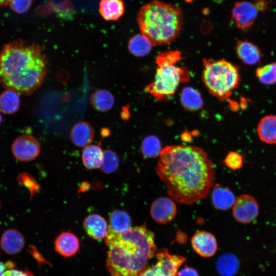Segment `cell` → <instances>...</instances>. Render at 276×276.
Instances as JSON below:
<instances>
[{
    "mask_svg": "<svg viewBox=\"0 0 276 276\" xmlns=\"http://www.w3.org/2000/svg\"><path fill=\"white\" fill-rule=\"evenodd\" d=\"M155 171L171 198L188 205L207 197L215 177V169L207 152L189 145L162 148Z\"/></svg>",
    "mask_w": 276,
    "mask_h": 276,
    "instance_id": "1",
    "label": "cell"
},
{
    "mask_svg": "<svg viewBox=\"0 0 276 276\" xmlns=\"http://www.w3.org/2000/svg\"><path fill=\"white\" fill-rule=\"evenodd\" d=\"M48 62L40 47L21 39L5 44L0 52V84L21 95H30L42 84Z\"/></svg>",
    "mask_w": 276,
    "mask_h": 276,
    "instance_id": "2",
    "label": "cell"
},
{
    "mask_svg": "<svg viewBox=\"0 0 276 276\" xmlns=\"http://www.w3.org/2000/svg\"><path fill=\"white\" fill-rule=\"evenodd\" d=\"M105 242L106 267L111 276H140L156 251L154 234L145 225L123 233L108 228Z\"/></svg>",
    "mask_w": 276,
    "mask_h": 276,
    "instance_id": "3",
    "label": "cell"
},
{
    "mask_svg": "<svg viewBox=\"0 0 276 276\" xmlns=\"http://www.w3.org/2000/svg\"><path fill=\"white\" fill-rule=\"evenodd\" d=\"M137 21L141 34L155 46L170 44L177 38L183 16L178 7L154 0L141 7Z\"/></svg>",
    "mask_w": 276,
    "mask_h": 276,
    "instance_id": "4",
    "label": "cell"
},
{
    "mask_svg": "<svg viewBox=\"0 0 276 276\" xmlns=\"http://www.w3.org/2000/svg\"><path fill=\"white\" fill-rule=\"evenodd\" d=\"M202 81L209 92L219 100L228 99L239 85L240 72L224 59H203Z\"/></svg>",
    "mask_w": 276,
    "mask_h": 276,
    "instance_id": "5",
    "label": "cell"
},
{
    "mask_svg": "<svg viewBox=\"0 0 276 276\" xmlns=\"http://www.w3.org/2000/svg\"><path fill=\"white\" fill-rule=\"evenodd\" d=\"M189 80L190 74L186 67L162 65L158 66L153 81L146 89L157 101H166L174 96L180 83Z\"/></svg>",
    "mask_w": 276,
    "mask_h": 276,
    "instance_id": "6",
    "label": "cell"
},
{
    "mask_svg": "<svg viewBox=\"0 0 276 276\" xmlns=\"http://www.w3.org/2000/svg\"><path fill=\"white\" fill-rule=\"evenodd\" d=\"M11 151L14 157L20 162L35 159L40 152V145L35 137L22 135L15 139L11 145Z\"/></svg>",
    "mask_w": 276,
    "mask_h": 276,
    "instance_id": "7",
    "label": "cell"
},
{
    "mask_svg": "<svg viewBox=\"0 0 276 276\" xmlns=\"http://www.w3.org/2000/svg\"><path fill=\"white\" fill-rule=\"evenodd\" d=\"M233 215L239 222L248 224L255 220L259 213L257 200L248 194H242L238 197L233 206Z\"/></svg>",
    "mask_w": 276,
    "mask_h": 276,
    "instance_id": "8",
    "label": "cell"
},
{
    "mask_svg": "<svg viewBox=\"0 0 276 276\" xmlns=\"http://www.w3.org/2000/svg\"><path fill=\"white\" fill-rule=\"evenodd\" d=\"M258 11L254 3L242 1L235 3L232 10V19L236 26L245 30L251 27L258 16Z\"/></svg>",
    "mask_w": 276,
    "mask_h": 276,
    "instance_id": "9",
    "label": "cell"
},
{
    "mask_svg": "<svg viewBox=\"0 0 276 276\" xmlns=\"http://www.w3.org/2000/svg\"><path fill=\"white\" fill-rule=\"evenodd\" d=\"M173 200L166 197H160L152 202L150 208V214L156 222L166 224L175 218L177 210Z\"/></svg>",
    "mask_w": 276,
    "mask_h": 276,
    "instance_id": "10",
    "label": "cell"
},
{
    "mask_svg": "<svg viewBox=\"0 0 276 276\" xmlns=\"http://www.w3.org/2000/svg\"><path fill=\"white\" fill-rule=\"evenodd\" d=\"M191 244L194 251L203 257L213 256L217 249L215 237L211 233L204 231L197 232L193 235Z\"/></svg>",
    "mask_w": 276,
    "mask_h": 276,
    "instance_id": "11",
    "label": "cell"
},
{
    "mask_svg": "<svg viewBox=\"0 0 276 276\" xmlns=\"http://www.w3.org/2000/svg\"><path fill=\"white\" fill-rule=\"evenodd\" d=\"M156 257L157 262L155 264L165 276H175L178 267L186 260L184 257L169 254L165 248L160 249Z\"/></svg>",
    "mask_w": 276,
    "mask_h": 276,
    "instance_id": "12",
    "label": "cell"
},
{
    "mask_svg": "<svg viewBox=\"0 0 276 276\" xmlns=\"http://www.w3.org/2000/svg\"><path fill=\"white\" fill-rule=\"evenodd\" d=\"M0 244L5 252L13 255L22 250L25 245V240L20 232L14 228H10L2 234Z\"/></svg>",
    "mask_w": 276,
    "mask_h": 276,
    "instance_id": "13",
    "label": "cell"
},
{
    "mask_svg": "<svg viewBox=\"0 0 276 276\" xmlns=\"http://www.w3.org/2000/svg\"><path fill=\"white\" fill-rule=\"evenodd\" d=\"M70 137L75 145L80 147H85L93 141L95 130L88 122H79L72 127L70 131Z\"/></svg>",
    "mask_w": 276,
    "mask_h": 276,
    "instance_id": "14",
    "label": "cell"
},
{
    "mask_svg": "<svg viewBox=\"0 0 276 276\" xmlns=\"http://www.w3.org/2000/svg\"><path fill=\"white\" fill-rule=\"evenodd\" d=\"M83 227L87 235L95 240L105 238L108 230L106 220L97 214L87 216L84 220Z\"/></svg>",
    "mask_w": 276,
    "mask_h": 276,
    "instance_id": "15",
    "label": "cell"
},
{
    "mask_svg": "<svg viewBox=\"0 0 276 276\" xmlns=\"http://www.w3.org/2000/svg\"><path fill=\"white\" fill-rule=\"evenodd\" d=\"M79 241L73 233L65 232L61 233L55 241V248L57 252L65 257L75 255L79 248Z\"/></svg>",
    "mask_w": 276,
    "mask_h": 276,
    "instance_id": "16",
    "label": "cell"
},
{
    "mask_svg": "<svg viewBox=\"0 0 276 276\" xmlns=\"http://www.w3.org/2000/svg\"><path fill=\"white\" fill-rule=\"evenodd\" d=\"M236 198L233 192L227 187L216 184L211 193V201L217 210L226 211L233 207Z\"/></svg>",
    "mask_w": 276,
    "mask_h": 276,
    "instance_id": "17",
    "label": "cell"
},
{
    "mask_svg": "<svg viewBox=\"0 0 276 276\" xmlns=\"http://www.w3.org/2000/svg\"><path fill=\"white\" fill-rule=\"evenodd\" d=\"M235 49L238 58L245 64L254 65L260 62L261 51L253 43L246 40H239Z\"/></svg>",
    "mask_w": 276,
    "mask_h": 276,
    "instance_id": "18",
    "label": "cell"
},
{
    "mask_svg": "<svg viewBox=\"0 0 276 276\" xmlns=\"http://www.w3.org/2000/svg\"><path fill=\"white\" fill-rule=\"evenodd\" d=\"M257 131L261 141L269 144H275L276 116L270 114L263 117L258 124Z\"/></svg>",
    "mask_w": 276,
    "mask_h": 276,
    "instance_id": "19",
    "label": "cell"
},
{
    "mask_svg": "<svg viewBox=\"0 0 276 276\" xmlns=\"http://www.w3.org/2000/svg\"><path fill=\"white\" fill-rule=\"evenodd\" d=\"M125 6L122 0H101L99 12L107 21H116L124 14Z\"/></svg>",
    "mask_w": 276,
    "mask_h": 276,
    "instance_id": "20",
    "label": "cell"
},
{
    "mask_svg": "<svg viewBox=\"0 0 276 276\" xmlns=\"http://www.w3.org/2000/svg\"><path fill=\"white\" fill-rule=\"evenodd\" d=\"M103 158V152L99 145H89L85 147L82 154L83 165L90 170L101 167Z\"/></svg>",
    "mask_w": 276,
    "mask_h": 276,
    "instance_id": "21",
    "label": "cell"
},
{
    "mask_svg": "<svg viewBox=\"0 0 276 276\" xmlns=\"http://www.w3.org/2000/svg\"><path fill=\"white\" fill-rule=\"evenodd\" d=\"M180 102L185 109L191 111L200 109L203 104L200 93L197 89L190 86L182 89L180 95Z\"/></svg>",
    "mask_w": 276,
    "mask_h": 276,
    "instance_id": "22",
    "label": "cell"
},
{
    "mask_svg": "<svg viewBox=\"0 0 276 276\" xmlns=\"http://www.w3.org/2000/svg\"><path fill=\"white\" fill-rule=\"evenodd\" d=\"M90 103L96 110L104 112L112 108L114 104V98L109 91L99 89L91 95Z\"/></svg>",
    "mask_w": 276,
    "mask_h": 276,
    "instance_id": "23",
    "label": "cell"
},
{
    "mask_svg": "<svg viewBox=\"0 0 276 276\" xmlns=\"http://www.w3.org/2000/svg\"><path fill=\"white\" fill-rule=\"evenodd\" d=\"M20 99L16 91L6 89L0 94V111L7 114L16 112L19 109Z\"/></svg>",
    "mask_w": 276,
    "mask_h": 276,
    "instance_id": "24",
    "label": "cell"
},
{
    "mask_svg": "<svg viewBox=\"0 0 276 276\" xmlns=\"http://www.w3.org/2000/svg\"><path fill=\"white\" fill-rule=\"evenodd\" d=\"M109 222L108 228L117 233L125 232L132 227L130 216L123 210H115L110 213Z\"/></svg>",
    "mask_w": 276,
    "mask_h": 276,
    "instance_id": "25",
    "label": "cell"
},
{
    "mask_svg": "<svg viewBox=\"0 0 276 276\" xmlns=\"http://www.w3.org/2000/svg\"><path fill=\"white\" fill-rule=\"evenodd\" d=\"M239 266L238 259L230 253L221 255L216 263L217 269L222 276H233L238 271Z\"/></svg>",
    "mask_w": 276,
    "mask_h": 276,
    "instance_id": "26",
    "label": "cell"
},
{
    "mask_svg": "<svg viewBox=\"0 0 276 276\" xmlns=\"http://www.w3.org/2000/svg\"><path fill=\"white\" fill-rule=\"evenodd\" d=\"M152 46V44L148 39L142 34L132 36L129 39L128 44L129 52L137 57L148 55Z\"/></svg>",
    "mask_w": 276,
    "mask_h": 276,
    "instance_id": "27",
    "label": "cell"
},
{
    "mask_svg": "<svg viewBox=\"0 0 276 276\" xmlns=\"http://www.w3.org/2000/svg\"><path fill=\"white\" fill-rule=\"evenodd\" d=\"M162 149L160 140L154 135L145 137L141 143L142 153L147 158H155L159 156Z\"/></svg>",
    "mask_w": 276,
    "mask_h": 276,
    "instance_id": "28",
    "label": "cell"
},
{
    "mask_svg": "<svg viewBox=\"0 0 276 276\" xmlns=\"http://www.w3.org/2000/svg\"><path fill=\"white\" fill-rule=\"evenodd\" d=\"M256 74L261 83L265 85L276 84V62L259 67L256 70Z\"/></svg>",
    "mask_w": 276,
    "mask_h": 276,
    "instance_id": "29",
    "label": "cell"
},
{
    "mask_svg": "<svg viewBox=\"0 0 276 276\" xmlns=\"http://www.w3.org/2000/svg\"><path fill=\"white\" fill-rule=\"evenodd\" d=\"M119 163V158L117 154L110 149H106L103 152V158L101 170L106 174L112 173L118 169Z\"/></svg>",
    "mask_w": 276,
    "mask_h": 276,
    "instance_id": "30",
    "label": "cell"
},
{
    "mask_svg": "<svg viewBox=\"0 0 276 276\" xmlns=\"http://www.w3.org/2000/svg\"><path fill=\"white\" fill-rule=\"evenodd\" d=\"M17 179L20 186L26 188L30 191L32 197L39 190V186L35 179L28 173H22L18 174Z\"/></svg>",
    "mask_w": 276,
    "mask_h": 276,
    "instance_id": "31",
    "label": "cell"
},
{
    "mask_svg": "<svg viewBox=\"0 0 276 276\" xmlns=\"http://www.w3.org/2000/svg\"><path fill=\"white\" fill-rule=\"evenodd\" d=\"M181 59V53L178 51H169L158 55L156 59L158 66L174 64Z\"/></svg>",
    "mask_w": 276,
    "mask_h": 276,
    "instance_id": "32",
    "label": "cell"
},
{
    "mask_svg": "<svg viewBox=\"0 0 276 276\" xmlns=\"http://www.w3.org/2000/svg\"><path fill=\"white\" fill-rule=\"evenodd\" d=\"M223 163L231 170L236 171L242 168L244 163V157L235 151H230L225 156Z\"/></svg>",
    "mask_w": 276,
    "mask_h": 276,
    "instance_id": "33",
    "label": "cell"
},
{
    "mask_svg": "<svg viewBox=\"0 0 276 276\" xmlns=\"http://www.w3.org/2000/svg\"><path fill=\"white\" fill-rule=\"evenodd\" d=\"M33 0H10L9 6L15 12L22 14L29 10Z\"/></svg>",
    "mask_w": 276,
    "mask_h": 276,
    "instance_id": "34",
    "label": "cell"
},
{
    "mask_svg": "<svg viewBox=\"0 0 276 276\" xmlns=\"http://www.w3.org/2000/svg\"><path fill=\"white\" fill-rule=\"evenodd\" d=\"M2 276H34L33 274L26 270L24 271L17 270L15 269H7L4 272Z\"/></svg>",
    "mask_w": 276,
    "mask_h": 276,
    "instance_id": "35",
    "label": "cell"
},
{
    "mask_svg": "<svg viewBox=\"0 0 276 276\" xmlns=\"http://www.w3.org/2000/svg\"><path fill=\"white\" fill-rule=\"evenodd\" d=\"M140 276H165L155 264L151 267L147 268Z\"/></svg>",
    "mask_w": 276,
    "mask_h": 276,
    "instance_id": "36",
    "label": "cell"
},
{
    "mask_svg": "<svg viewBox=\"0 0 276 276\" xmlns=\"http://www.w3.org/2000/svg\"><path fill=\"white\" fill-rule=\"evenodd\" d=\"M254 4L258 11L263 12L269 9L270 2L268 0H255Z\"/></svg>",
    "mask_w": 276,
    "mask_h": 276,
    "instance_id": "37",
    "label": "cell"
},
{
    "mask_svg": "<svg viewBox=\"0 0 276 276\" xmlns=\"http://www.w3.org/2000/svg\"><path fill=\"white\" fill-rule=\"evenodd\" d=\"M176 276H199V275L195 269L186 266L177 273Z\"/></svg>",
    "mask_w": 276,
    "mask_h": 276,
    "instance_id": "38",
    "label": "cell"
},
{
    "mask_svg": "<svg viewBox=\"0 0 276 276\" xmlns=\"http://www.w3.org/2000/svg\"><path fill=\"white\" fill-rule=\"evenodd\" d=\"M14 267V263L11 261L5 263L0 261V276H2L7 269H12Z\"/></svg>",
    "mask_w": 276,
    "mask_h": 276,
    "instance_id": "39",
    "label": "cell"
},
{
    "mask_svg": "<svg viewBox=\"0 0 276 276\" xmlns=\"http://www.w3.org/2000/svg\"><path fill=\"white\" fill-rule=\"evenodd\" d=\"M181 139L185 142H189L191 140L192 137L190 133L188 132H183L181 134Z\"/></svg>",
    "mask_w": 276,
    "mask_h": 276,
    "instance_id": "40",
    "label": "cell"
},
{
    "mask_svg": "<svg viewBox=\"0 0 276 276\" xmlns=\"http://www.w3.org/2000/svg\"><path fill=\"white\" fill-rule=\"evenodd\" d=\"M10 0H0V9L9 6Z\"/></svg>",
    "mask_w": 276,
    "mask_h": 276,
    "instance_id": "41",
    "label": "cell"
},
{
    "mask_svg": "<svg viewBox=\"0 0 276 276\" xmlns=\"http://www.w3.org/2000/svg\"><path fill=\"white\" fill-rule=\"evenodd\" d=\"M109 133V132L108 131V130L107 129H105L104 130V131H102V134L103 136H108Z\"/></svg>",
    "mask_w": 276,
    "mask_h": 276,
    "instance_id": "42",
    "label": "cell"
},
{
    "mask_svg": "<svg viewBox=\"0 0 276 276\" xmlns=\"http://www.w3.org/2000/svg\"><path fill=\"white\" fill-rule=\"evenodd\" d=\"M2 115L0 113V124L2 123Z\"/></svg>",
    "mask_w": 276,
    "mask_h": 276,
    "instance_id": "43",
    "label": "cell"
},
{
    "mask_svg": "<svg viewBox=\"0 0 276 276\" xmlns=\"http://www.w3.org/2000/svg\"><path fill=\"white\" fill-rule=\"evenodd\" d=\"M0 208H1V205H0Z\"/></svg>",
    "mask_w": 276,
    "mask_h": 276,
    "instance_id": "44",
    "label": "cell"
}]
</instances>
